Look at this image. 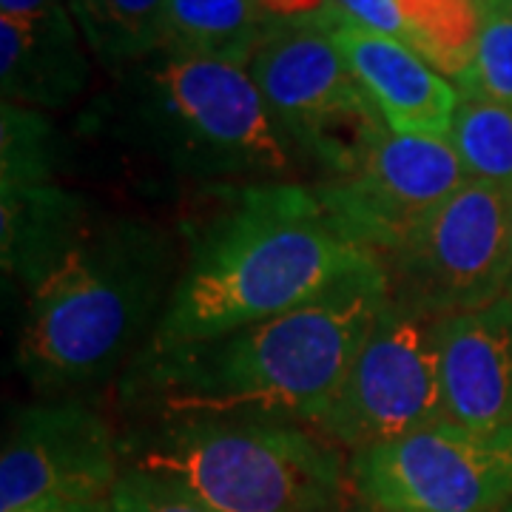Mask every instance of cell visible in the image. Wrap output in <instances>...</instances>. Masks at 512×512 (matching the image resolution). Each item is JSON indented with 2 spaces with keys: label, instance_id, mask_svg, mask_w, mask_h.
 <instances>
[{
  "label": "cell",
  "instance_id": "7a4b0ae2",
  "mask_svg": "<svg viewBox=\"0 0 512 512\" xmlns=\"http://www.w3.org/2000/svg\"><path fill=\"white\" fill-rule=\"evenodd\" d=\"M183 271L148 345L200 342L274 319L379 262L308 183L220 185L180 222Z\"/></svg>",
  "mask_w": 512,
  "mask_h": 512
},
{
  "label": "cell",
  "instance_id": "cb8c5ba5",
  "mask_svg": "<svg viewBox=\"0 0 512 512\" xmlns=\"http://www.w3.org/2000/svg\"><path fill=\"white\" fill-rule=\"evenodd\" d=\"M254 3L262 6L276 20L311 18V15L322 12L328 6V0H254Z\"/></svg>",
  "mask_w": 512,
  "mask_h": 512
},
{
  "label": "cell",
  "instance_id": "7c38bea8",
  "mask_svg": "<svg viewBox=\"0 0 512 512\" xmlns=\"http://www.w3.org/2000/svg\"><path fill=\"white\" fill-rule=\"evenodd\" d=\"M447 419L512 430V288L476 311L436 322Z\"/></svg>",
  "mask_w": 512,
  "mask_h": 512
},
{
  "label": "cell",
  "instance_id": "484cf974",
  "mask_svg": "<svg viewBox=\"0 0 512 512\" xmlns=\"http://www.w3.org/2000/svg\"><path fill=\"white\" fill-rule=\"evenodd\" d=\"M15 512H109V498H74V501H43Z\"/></svg>",
  "mask_w": 512,
  "mask_h": 512
},
{
  "label": "cell",
  "instance_id": "277c9868",
  "mask_svg": "<svg viewBox=\"0 0 512 512\" xmlns=\"http://www.w3.org/2000/svg\"><path fill=\"white\" fill-rule=\"evenodd\" d=\"M111 134L171 180L220 188L285 180L293 171L248 69L154 52L120 72Z\"/></svg>",
  "mask_w": 512,
  "mask_h": 512
},
{
  "label": "cell",
  "instance_id": "30bf717a",
  "mask_svg": "<svg viewBox=\"0 0 512 512\" xmlns=\"http://www.w3.org/2000/svg\"><path fill=\"white\" fill-rule=\"evenodd\" d=\"M123 473V433L86 396L20 407L0 453V512L43 501L109 498Z\"/></svg>",
  "mask_w": 512,
  "mask_h": 512
},
{
  "label": "cell",
  "instance_id": "ffe728a7",
  "mask_svg": "<svg viewBox=\"0 0 512 512\" xmlns=\"http://www.w3.org/2000/svg\"><path fill=\"white\" fill-rule=\"evenodd\" d=\"M0 114V191L55 183L57 134L46 114L15 103Z\"/></svg>",
  "mask_w": 512,
  "mask_h": 512
},
{
  "label": "cell",
  "instance_id": "2e32d148",
  "mask_svg": "<svg viewBox=\"0 0 512 512\" xmlns=\"http://www.w3.org/2000/svg\"><path fill=\"white\" fill-rule=\"evenodd\" d=\"M279 23L254 0H168L160 52L248 69Z\"/></svg>",
  "mask_w": 512,
  "mask_h": 512
},
{
  "label": "cell",
  "instance_id": "52a82bcc",
  "mask_svg": "<svg viewBox=\"0 0 512 512\" xmlns=\"http://www.w3.org/2000/svg\"><path fill=\"white\" fill-rule=\"evenodd\" d=\"M512 191L467 180L379 259L390 302L444 319L495 302L512 285Z\"/></svg>",
  "mask_w": 512,
  "mask_h": 512
},
{
  "label": "cell",
  "instance_id": "e0dca14e",
  "mask_svg": "<svg viewBox=\"0 0 512 512\" xmlns=\"http://www.w3.org/2000/svg\"><path fill=\"white\" fill-rule=\"evenodd\" d=\"M165 6L168 0H69L94 60L117 74L160 52Z\"/></svg>",
  "mask_w": 512,
  "mask_h": 512
},
{
  "label": "cell",
  "instance_id": "3957f363",
  "mask_svg": "<svg viewBox=\"0 0 512 512\" xmlns=\"http://www.w3.org/2000/svg\"><path fill=\"white\" fill-rule=\"evenodd\" d=\"M183 271L180 231L94 205L26 291L18 370L40 399L120 379L154 339Z\"/></svg>",
  "mask_w": 512,
  "mask_h": 512
},
{
  "label": "cell",
  "instance_id": "83f0119b",
  "mask_svg": "<svg viewBox=\"0 0 512 512\" xmlns=\"http://www.w3.org/2000/svg\"><path fill=\"white\" fill-rule=\"evenodd\" d=\"M493 512H512V501L510 504H504V507H498V510H493Z\"/></svg>",
  "mask_w": 512,
  "mask_h": 512
},
{
  "label": "cell",
  "instance_id": "f546056e",
  "mask_svg": "<svg viewBox=\"0 0 512 512\" xmlns=\"http://www.w3.org/2000/svg\"><path fill=\"white\" fill-rule=\"evenodd\" d=\"M510 288H512V285H510Z\"/></svg>",
  "mask_w": 512,
  "mask_h": 512
},
{
  "label": "cell",
  "instance_id": "4fadbf2b",
  "mask_svg": "<svg viewBox=\"0 0 512 512\" xmlns=\"http://www.w3.org/2000/svg\"><path fill=\"white\" fill-rule=\"evenodd\" d=\"M322 15L328 20L333 43L365 86L390 131L416 137H450L461 103L456 83L436 72L402 40L345 23L328 9H322Z\"/></svg>",
  "mask_w": 512,
  "mask_h": 512
},
{
  "label": "cell",
  "instance_id": "603a6c76",
  "mask_svg": "<svg viewBox=\"0 0 512 512\" xmlns=\"http://www.w3.org/2000/svg\"><path fill=\"white\" fill-rule=\"evenodd\" d=\"M325 9L345 23L396 37L404 43V26L399 9H396V0H328Z\"/></svg>",
  "mask_w": 512,
  "mask_h": 512
},
{
  "label": "cell",
  "instance_id": "8fae6325",
  "mask_svg": "<svg viewBox=\"0 0 512 512\" xmlns=\"http://www.w3.org/2000/svg\"><path fill=\"white\" fill-rule=\"evenodd\" d=\"M467 180L447 137L384 131L350 171L311 188L333 222L382 259Z\"/></svg>",
  "mask_w": 512,
  "mask_h": 512
},
{
  "label": "cell",
  "instance_id": "6da1fadb",
  "mask_svg": "<svg viewBox=\"0 0 512 512\" xmlns=\"http://www.w3.org/2000/svg\"><path fill=\"white\" fill-rule=\"evenodd\" d=\"M390 302L382 262L274 319L200 342L146 345L117 379L134 421L256 419L313 427Z\"/></svg>",
  "mask_w": 512,
  "mask_h": 512
},
{
  "label": "cell",
  "instance_id": "4316f807",
  "mask_svg": "<svg viewBox=\"0 0 512 512\" xmlns=\"http://www.w3.org/2000/svg\"><path fill=\"white\" fill-rule=\"evenodd\" d=\"M348 512H402V510H390V507H379V504H370L365 498H359L356 495V501L350 504Z\"/></svg>",
  "mask_w": 512,
  "mask_h": 512
},
{
  "label": "cell",
  "instance_id": "7402d4cb",
  "mask_svg": "<svg viewBox=\"0 0 512 512\" xmlns=\"http://www.w3.org/2000/svg\"><path fill=\"white\" fill-rule=\"evenodd\" d=\"M109 512H214L174 478L123 467L109 495Z\"/></svg>",
  "mask_w": 512,
  "mask_h": 512
},
{
  "label": "cell",
  "instance_id": "f1b7e54d",
  "mask_svg": "<svg viewBox=\"0 0 512 512\" xmlns=\"http://www.w3.org/2000/svg\"><path fill=\"white\" fill-rule=\"evenodd\" d=\"M510 234H512V205H510Z\"/></svg>",
  "mask_w": 512,
  "mask_h": 512
},
{
  "label": "cell",
  "instance_id": "8992f818",
  "mask_svg": "<svg viewBox=\"0 0 512 512\" xmlns=\"http://www.w3.org/2000/svg\"><path fill=\"white\" fill-rule=\"evenodd\" d=\"M248 74L291 157L339 177L390 131L365 86L330 37L322 12L282 20Z\"/></svg>",
  "mask_w": 512,
  "mask_h": 512
},
{
  "label": "cell",
  "instance_id": "ac0fdd59",
  "mask_svg": "<svg viewBox=\"0 0 512 512\" xmlns=\"http://www.w3.org/2000/svg\"><path fill=\"white\" fill-rule=\"evenodd\" d=\"M404 43L458 83L476 60L478 0H396Z\"/></svg>",
  "mask_w": 512,
  "mask_h": 512
},
{
  "label": "cell",
  "instance_id": "44dd1931",
  "mask_svg": "<svg viewBox=\"0 0 512 512\" xmlns=\"http://www.w3.org/2000/svg\"><path fill=\"white\" fill-rule=\"evenodd\" d=\"M456 89L461 97L512 103V0H478L476 60Z\"/></svg>",
  "mask_w": 512,
  "mask_h": 512
},
{
  "label": "cell",
  "instance_id": "d6986e66",
  "mask_svg": "<svg viewBox=\"0 0 512 512\" xmlns=\"http://www.w3.org/2000/svg\"><path fill=\"white\" fill-rule=\"evenodd\" d=\"M447 140L470 180L512 191V103L461 97Z\"/></svg>",
  "mask_w": 512,
  "mask_h": 512
},
{
  "label": "cell",
  "instance_id": "d4e9b609",
  "mask_svg": "<svg viewBox=\"0 0 512 512\" xmlns=\"http://www.w3.org/2000/svg\"><path fill=\"white\" fill-rule=\"evenodd\" d=\"M69 0H0V18L35 20L66 6Z\"/></svg>",
  "mask_w": 512,
  "mask_h": 512
},
{
  "label": "cell",
  "instance_id": "9c48e42d",
  "mask_svg": "<svg viewBox=\"0 0 512 512\" xmlns=\"http://www.w3.org/2000/svg\"><path fill=\"white\" fill-rule=\"evenodd\" d=\"M359 498L402 512H493L512 501V430L441 419L350 456Z\"/></svg>",
  "mask_w": 512,
  "mask_h": 512
},
{
  "label": "cell",
  "instance_id": "ba28073f",
  "mask_svg": "<svg viewBox=\"0 0 512 512\" xmlns=\"http://www.w3.org/2000/svg\"><path fill=\"white\" fill-rule=\"evenodd\" d=\"M436 322L387 302L313 430L353 456L447 419Z\"/></svg>",
  "mask_w": 512,
  "mask_h": 512
},
{
  "label": "cell",
  "instance_id": "9a60e30c",
  "mask_svg": "<svg viewBox=\"0 0 512 512\" xmlns=\"http://www.w3.org/2000/svg\"><path fill=\"white\" fill-rule=\"evenodd\" d=\"M92 202L66 185L46 183L0 191L3 274L29 291L80 234Z\"/></svg>",
  "mask_w": 512,
  "mask_h": 512
},
{
  "label": "cell",
  "instance_id": "5b68a950",
  "mask_svg": "<svg viewBox=\"0 0 512 512\" xmlns=\"http://www.w3.org/2000/svg\"><path fill=\"white\" fill-rule=\"evenodd\" d=\"M123 467L174 478L214 512H348L350 456L288 421H131Z\"/></svg>",
  "mask_w": 512,
  "mask_h": 512
},
{
  "label": "cell",
  "instance_id": "5bb4252c",
  "mask_svg": "<svg viewBox=\"0 0 512 512\" xmlns=\"http://www.w3.org/2000/svg\"><path fill=\"white\" fill-rule=\"evenodd\" d=\"M89 86V46L69 3L35 20L0 18L3 103L35 111L72 106Z\"/></svg>",
  "mask_w": 512,
  "mask_h": 512
}]
</instances>
